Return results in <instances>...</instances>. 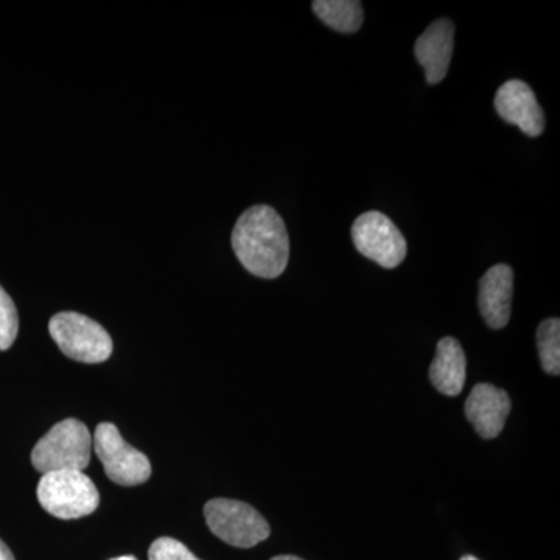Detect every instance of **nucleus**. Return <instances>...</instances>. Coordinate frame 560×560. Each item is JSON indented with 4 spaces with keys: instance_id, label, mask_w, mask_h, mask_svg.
Listing matches in <instances>:
<instances>
[{
    "instance_id": "1",
    "label": "nucleus",
    "mask_w": 560,
    "mask_h": 560,
    "mask_svg": "<svg viewBox=\"0 0 560 560\" xmlns=\"http://www.w3.org/2000/svg\"><path fill=\"white\" fill-rule=\"evenodd\" d=\"M232 248L250 275L276 279L289 265V231L282 217L270 206H253L235 223Z\"/></svg>"
},
{
    "instance_id": "2",
    "label": "nucleus",
    "mask_w": 560,
    "mask_h": 560,
    "mask_svg": "<svg viewBox=\"0 0 560 560\" xmlns=\"http://www.w3.org/2000/svg\"><path fill=\"white\" fill-rule=\"evenodd\" d=\"M94 441L91 431L77 419H65L51 427L32 452V464L40 475L86 469Z\"/></svg>"
},
{
    "instance_id": "3",
    "label": "nucleus",
    "mask_w": 560,
    "mask_h": 560,
    "mask_svg": "<svg viewBox=\"0 0 560 560\" xmlns=\"http://www.w3.org/2000/svg\"><path fill=\"white\" fill-rule=\"evenodd\" d=\"M36 495L43 510L61 521L86 517L101 504V493L94 481L80 470L43 475Z\"/></svg>"
},
{
    "instance_id": "4",
    "label": "nucleus",
    "mask_w": 560,
    "mask_h": 560,
    "mask_svg": "<svg viewBox=\"0 0 560 560\" xmlns=\"http://www.w3.org/2000/svg\"><path fill=\"white\" fill-rule=\"evenodd\" d=\"M49 330L61 352L80 363H102L113 353L108 331L81 313H58L50 319Z\"/></svg>"
},
{
    "instance_id": "5",
    "label": "nucleus",
    "mask_w": 560,
    "mask_h": 560,
    "mask_svg": "<svg viewBox=\"0 0 560 560\" xmlns=\"http://www.w3.org/2000/svg\"><path fill=\"white\" fill-rule=\"evenodd\" d=\"M205 517L209 529L232 547L253 548L271 534L264 515L243 501L210 500L205 506Z\"/></svg>"
},
{
    "instance_id": "6",
    "label": "nucleus",
    "mask_w": 560,
    "mask_h": 560,
    "mask_svg": "<svg viewBox=\"0 0 560 560\" xmlns=\"http://www.w3.org/2000/svg\"><path fill=\"white\" fill-rule=\"evenodd\" d=\"M94 452L102 460L103 469L110 481L119 486L143 485L151 475L150 459L142 452L136 451L121 438L114 423L103 422L95 429Z\"/></svg>"
},
{
    "instance_id": "7",
    "label": "nucleus",
    "mask_w": 560,
    "mask_h": 560,
    "mask_svg": "<svg viewBox=\"0 0 560 560\" xmlns=\"http://www.w3.org/2000/svg\"><path fill=\"white\" fill-rule=\"evenodd\" d=\"M355 248L368 259L393 270L407 257V241L399 228L378 210H370L355 220L352 226Z\"/></svg>"
},
{
    "instance_id": "8",
    "label": "nucleus",
    "mask_w": 560,
    "mask_h": 560,
    "mask_svg": "<svg viewBox=\"0 0 560 560\" xmlns=\"http://www.w3.org/2000/svg\"><path fill=\"white\" fill-rule=\"evenodd\" d=\"M495 109L501 119L517 125L529 138H537L545 130L544 109L525 81H506L497 91Z\"/></svg>"
},
{
    "instance_id": "9",
    "label": "nucleus",
    "mask_w": 560,
    "mask_h": 560,
    "mask_svg": "<svg viewBox=\"0 0 560 560\" xmlns=\"http://www.w3.org/2000/svg\"><path fill=\"white\" fill-rule=\"evenodd\" d=\"M455 49V25L447 18L434 21L415 44L416 58L425 70L429 84L441 83L451 68Z\"/></svg>"
},
{
    "instance_id": "10",
    "label": "nucleus",
    "mask_w": 560,
    "mask_h": 560,
    "mask_svg": "<svg viewBox=\"0 0 560 560\" xmlns=\"http://www.w3.org/2000/svg\"><path fill=\"white\" fill-rule=\"evenodd\" d=\"M511 407L506 390L481 383L471 389L466 401V416L481 438L493 440L504 429Z\"/></svg>"
},
{
    "instance_id": "11",
    "label": "nucleus",
    "mask_w": 560,
    "mask_h": 560,
    "mask_svg": "<svg viewBox=\"0 0 560 560\" xmlns=\"http://www.w3.org/2000/svg\"><path fill=\"white\" fill-rule=\"evenodd\" d=\"M514 293V271L510 265H495L480 280L478 304L489 327L499 330L508 326Z\"/></svg>"
},
{
    "instance_id": "12",
    "label": "nucleus",
    "mask_w": 560,
    "mask_h": 560,
    "mask_svg": "<svg viewBox=\"0 0 560 560\" xmlns=\"http://www.w3.org/2000/svg\"><path fill=\"white\" fill-rule=\"evenodd\" d=\"M467 360L463 346L455 338L438 342L436 357L430 366V381L445 396H459L466 383Z\"/></svg>"
},
{
    "instance_id": "13",
    "label": "nucleus",
    "mask_w": 560,
    "mask_h": 560,
    "mask_svg": "<svg viewBox=\"0 0 560 560\" xmlns=\"http://www.w3.org/2000/svg\"><path fill=\"white\" fill-rule=\"evenodd\" d=\"M313 11L327 27L340 33H355L363 24V5L359 0H315Z\"/></svg>"
},
{
    "instance_id": "14",
    "label": "nucleus",
    "mask_w": 560,
    "mask_h": 560,
    "mask_svg": "<svg viewBox=\"0 0 560 560\" xmlns=\"http://www.w3.org/2000/svg\"><path fill=\"white\" fill-rule=\"evenodd\" d=\"M537 348L541 366L551 375L560 374V320H544L537 329Z\"/></svg>"
},
{
    "instance_id": "15",
    "label": "nucleus",
    "mask_w": 560,
    "mask_h": 560,
    "mask_svg": "<svg viewBox=\"0 0 560 560\" xmlns=\"http://www.w3.org/2000/svg\"><path fill=\"white\" fill-rule=\"evenodd\" d=\"M20 330L16 305L0 285V350L10 349Z\"/></svg>"
},
{
    "instance_id": "16",
    "label": "nucleus",
    "mask_w": 560,
    "mask_h": 560,
    "mask_svg": "<svg viewBox=\"0 0 560 560\" xmlns=\"http://www.w3.org/2000/svg\"><path fill=\"white\" fill-rule=\"evenodd\" d=\"M150 560H200L194 552H190L186 545L172 537H161L151 544L149 551Z\"/></svg>"
},
{
    "instance_id": "17",
    "label": "nucleus",
    "mask_w": 560,
    "mask_h": 560,
    "mask_svg": "<svg viewBox=\"0 0 560 560\" xmlns=\"http://www.w3.org/2000/svg\"><path fill=\"white\" fill-rule=\"evenodd\" d=\"M0 560H16L2 539H0Z\"/></svg>"
},
{
    "instance_id": "18",
    "label": "nucleus",
    "mask_w": 560,
    "mask_h": 560,
    "mask_svg": "<svg viewBox=\"0 0 560 560\" xmlns=\"http://www.w3.org/2000/svg\"><path fill=\"white\" fill-rule=\"evenodd\" d=\"M271 560H302L296 558V556H278V558H272Z\"/></svg>"
},
{
    "instance_id": "19",
    "label": "nucleus",
    "mask_w": 560,
    "mask_h": 560,
    "mask_svg": "<svg viewBox=\"0 0 560 560\" xmlns=\"http://www.w3.org/2000/svg\"><path fill=\"white\" fill-rule=\"evenodd\" d=\"M110 560H138L135 556H121V558L110 559Z\"/></svg>"
},
{
    "instance_id": "20",
    "label": "nucleus",
    "mask_w": 560,
    "mask_h": 560,
    "mask_svg": "<svg viewBox=\"0 0 560 560\" xmlns=\"http://www.w3.org/2000/svg\"><path fill=\"white\" fill-rule=\"evenodd\" d=\"M460 560H478L477 558H474V556H464Z\"/></svg>"
}]
</instances>
